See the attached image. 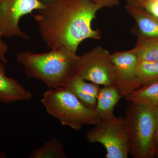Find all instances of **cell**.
<instances>
[{
  "instance_id": "cell-15",
  "label": "cell",
  "mask_w": 158,
  "mask_h": 158,
  "mask_svg": "<svg viewBox=\"0 0 158 158\" xmlns=\"http://www.w3.org/2000/svg\"><path fill=\"white\" fill-rule=\"evenodd\" d=\"M31 158H67L65 148L58 139L53 138L33 150Z\"/></svg>"
},
{
  "instance_id": "cell-14",
  "label": "cell",
  "mask_w": 158,
  "mask_h": 158,
  "mask_svg": "<svg viewBox=\"0 0 158 158\" xmlns=\"http://www.w3.org/2000/svg\"><path fill=\"white\" fill-rule=\"evenodd\" d=\"M139 61H158V39L138 38L133 49Z\"/></svg>"
},
{
  "instance_id": "cell-12",
  "label": "cell",
  "mask_w": 158,
  "mask_h": 158,
  "mask_svg": "<svg viewBox=\"0 0 158 158\" xmlns=\"http://www.w3.org/2000/svg\"><path fill=\"white\" fill-rule=\"evenodd\" d=\"M122 97L114 86H103L100 88L97 97L95 110L101 120L114 116V108Z\"/></svg>"
},
{
  "instance_id": "cell-21",
  "label": "cell",
  "mask_w": 158,
  "mask_h": 158,
  "mask_svg": "<svg viewBox=\"0 0 158 158\" xmlns=\"http://www.w3.org/2000/svg\"><path fill=\"white\" fill-rule=\"evenodd\" d=\"M154 156L158 158V141L156 145L155 149Z\"/></svg>"
},
{
  "instance_id": "cell-9",
  "label": "cell",
  "mask_w": 158,
  "mask_h": 158,
  "mask_svg": "<svg viewBox=\"0 0 158 158\" xmlns=\"http://www.w3.org/2000/svg\"><path fill=\"white\" fill-rule=\"evenodd\" d=\"M33 95L17 80L6 75L5 64L0 61V102L10 104L17 101H27Z\"/></svg>"
},
{
  "instance_id": "cell-10",
  "label": "cell",
  "mask_w": 158,
  "mask_h": 158,
  "mask_svg": "<svg viewBox=\"0 0 158 158\" xmlns=\"http://www.w3.org/2000/svg\"><path fill=\"white\" fill-rule=\"evenodd\" d=\"M125 9L136 25L132 32L138 38L158 39V18L143 9L126 4Z\"/></svg>"
},
{
  "instance_id": "cell-3",
  "label": "cell",
  "mask_w": 158,
  "mask_h": 158,
  "mask_svg": "<svg viewBox=\"0 0 158 158\" xmlns=\"http://www.w3.org/2000/svg\"><path fill=\"white\" fill-rule=\"evenodd\" d=\"M46 111L63 126L79 131L84 125H96L101 119L95 110L85 106L66 87L49 89L40 100Z\"/></svg>"
},
{
  "instance_id": "cell-20",
  "label": "cell",
  "mask_w": 158,
  "mask_h": 158,
  "mask_svg": "<svg viewBox=\"0 0 158 158\" xmlns=\"http://www.w3.org/2000/svg\"><path fill=\"white\" fill-rule=\"evenodd\" d=\"M156 116L157 120V131L156 137V145L158 141V107L156 109Z\"/></svg>"
},
{
  "instance_id": "cell-4",
  "label": "cell",
  "mask_w": 158,
  "mask_h": 158,
  "mask_svg": "<svg viewBox=\"0 0 158 158\" xmlns=\"http://www.w3.org/2000/svg\"><path fill=\"white\" fill-rule=\"evenodd\" d=\"M134 158L155 157L157 120L155 109L129 102L124 117Z\"/></svg>"
},
{
  "instance_id": "cell-6",
  "label": "cell",
  "mask_w": 158,
  "mask_h": 158,
  "mask_svg": "<svg viewBox=\"0 0 158 158\" xmlns=\"http://www.w3.org/2000/svg\"><path fill=\"white\" fill-rule=\"evenodd\" d=\"M110 52L100 46L80 56L79 76L87 81L114 86L115 72Z\"/></svg>"
},
{
  "instance_id": "cell-17",
  "label": "cell",
  "mask_w": 158,
  "mask_h": 158,
  "mask_svg": "<svg viewBox=\"0 0 158 158\" xmlns=\"http://www.w3.org/2000/svg\"><path fill=\"white\" fill-rule=\"evenodd\" d=\"M127 4L138 7L158 18V0H126Z\"/></svg>"
},
{
  "instance_id": "cell-18",
  "label": "cell",
  "mask_w": 158,
  "mask_h": 158,
  "mask_svg": "<svg viewBox=\"0 0 158 158\" xmlns=\"http://www.w3.org/2000/svg\"><path fill=\"white\" fill-rule=\"evenodd\" d=\"M3 35L0 30V61L4 64L8 63V60L6 57V54L9 50V46L6 43L3 41L2 37Z\"/></svg>"
},
{
  "instance_id": "cell-8",
  "label": "cell",
  "mask_w": 158,
  "mask_h": 158,
  "mask_svg": "<svg viewBox=\"0 0 158 158\" xmlns=\"http://www.w3.org/2000/svg\"><path fill=\"white\" fill-rule=\"evenodd\" d=\"M110 58L115 72L114 87L123 97L141 87L136 73L139 60L132 50L114 52Z\"/></svg>"
},
{
  "instance_id": "cell-11",
  "label": "cell",
  "mask_w": 158,
  "mask_h": 158,
  "mask_svg": "<svg viewBox=\"0 0 158 158\" xmlns=\"http://www.w3.org/2000/svg\"><path fill=\"white\" fill-rule=\"evenodd\" d=\"M65 87L69 88L85 106L95 110L97 97L101 88L99 85L88 83L79 75L72 79Z\"/></svg>"
},
{
  "instance_id": "cell-22",
  "label": "cell",
  "mask_w": 158,
  "mask_h": 158,
  "mask_svg": "<svg viewBox=\"0 0 158 158\" xmlns=\"http://www.w3.org/2000/svg\"><path fill=\"white\" fill-rule=\"evenodd\" d=\"M7 156L4 152L0 150V158H6Z\"/></svg>"
},
{
  "instance_id": "cell-2",
  "label": "cell",
  "mask_w": 158,
  "mask_h": 158,
  "mask_svg": "<svg viewBox=\"0 0 158 158\" xmlns=\"http://www.w3.org/2000/svg\"><path fill=\"white\" fill-rule=\"evenodd\" d=\"M16 58L28 77L41 81L49 89L65 87L79 75L80 56L66 49L44 53L21 52Z\"/></svg>"
},
{
  "instance_id": "cell-19",
  "label": "cell",
  "mask_w": 158,
  "mask_h": 158,
  "mask_svg": "<svg viewBox=\"0 0 158 158\" xmlns=\"http://www.w3.org/2000/svg\"><path fill=\"white\" fill-rule=\"evenodd\" d=\"M92 3L97 5L101 8H113L119 6L120 4L119 0H90Z\"/></svg>"
},
{
  "instance_id": "cell-1",
  "label": "cell",
  "mask_w": 158,
  "mask_h": 158,
  "mask_svg": "<svg viewBox=\"0 0 158 158\" xmlns=\"http://www.w3.org/2000/svg\"><path fill=\"white\" fill-rule=\"evenodd\" d=\"M40 1L43 7L32 15L40 37L51 49L76 53L82 41L100 38V31L92 28V22L102 8L90 0Z\"/></svg>"
},
{
  "instance_id": "cell-7",
  "label": "cell",
  "mask_w": 158,
  "mask_h": 158,
  "mask_svg": "<svg viewBox=\"0 0 158 158\" xmlns=\"http://www.w3.org/2000/svg\"><path fill=\"white\" fill-rule=\"evenodd\" d=\"M43 7L40 0H0V30L3 36L30 39V36L20 28V20Z\"/></svg>"
},
{
  "instance_id": "cell-5",
  "label": "cell",
  "mask_w": 158,
  "mask_h": 158,
  "mask_svg": "<svg viewBox=\"0 0 158 158\" xmlns=\"http://www.w3.org/2000/svg\"><path fill=\"white\" fill-rule=\"evenodd\" d=\"M86 136L89 143H100L105 147L106 158H127L130 154L129 136L123 117L102 119Z\"/></svg>"
},
{
  "instance_id": "cell-16",
  "label": "cell",
  "mask_w": 158,
  "mask_h": 158,
  "mask_svg": "<svg viewBox=\"0 0 158 158\" xmlns=\"http://www.w3.org/2000/svg\"><path fill=\"white\" fill-rule=\"evenodd\" d=\"M136 73L141 87L146 84L158 81V61H139Z\"/></svg>"
},
{
  "instance_id": "cell-13",
  "label": "cell",
  "mask_w": 158,
  "mask_h": 158,
  "mask_svg": "<svg viewBox=\"0 0 158 158\" xmlns=\"http://www.w3.org/2000/svg\"><path fill=\"white\" fill-rule=\"evenodd\" d=\"M128 102L151 109L158 107V81L143 85L124 97Z\"/></svg>"
}]
</instances>
